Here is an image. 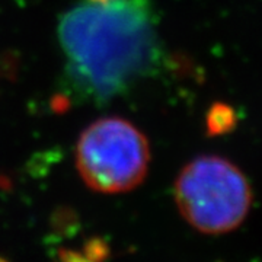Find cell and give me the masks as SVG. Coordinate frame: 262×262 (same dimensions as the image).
Listing matches in <instances>:
<instances>
[{
	"instance_id": "1",
	"label": "cell",
	"mask_w": 262,
	"mask_h": 262,
	"mask_svg": "<svg viewBox=\"0 0 262 262\" xmlns=\"http://www.w3.org/2000/svg\"><path fill=\"white\" fill-rule=\"evenodd\" d=\"M57 34L72 83L98 102L151 75L162 57L150 0L79 5L60 18Z\"/></svg>"
},
{
	"instance_id": "2",
	"label": "cell",
	"mask_w": 262,
	"mask_h": 262,
	"mask_svg": "<svg viewBox=\"0 0 262 262\" xmlns=\"http://www.w3.org/2000/svg\"><path fill=\"white\" fill-rule=\"evenodd\" d=\"M181 215L198 232L222 234L242 225L252 204L244 172L219 156H200L179 172L173 188Z\"/></svg>"
},
{
	"instance_id": "3",
	"label": "cell",
	"mask_w": 262,
	"mask_h": 262,
	"mask_svg": "<svg viewBox=\"0 0 262 262\" xmlns=\"http://www.w3.org/2000/svg\"><path fill=\"white\" fill-rule=\"evenodd\" d=\"M150 147L137 127L120 117L91 124L76 146V165L96 192L117 194L139 187L147 175Z\"/></svg>"
},
{
	"instance_id": "4",
	"label": "cell",
	"mask_w": 262,
	"mask_h": 262,
	"mask_svg": "<svg viewBox=\"0 0 262 262\" xmlns=\"http://www.w3.org/2000/svg\"><path fill=\"white\" fill-rule=\"evenodd\" d=\"M237 125V114L230 105L223 102H214L206 117L207 134L215 137L233 131Z\"/></svg>"
},
{
	"instance_id": "5",
	"label": "cell",
	"mask_w": 262,
	"mask_h": 262,
	"mask_svg": "<svg viewBox=\"0 0 262 262\" xmlns=\"http://www.w3.org/2000/svg\"><path fill=\"white\" fill-rule=\"evenodd\" d=\"M67 105H69V99L64 96H56L54 101H53V110L58 111V113H63L67 110Z\"/></svg>"
},
{
	"instance_id": "6",
	"label": "cell",
	"mask_w": 262,
	"mask_h": 262,
	"mask_svg": "<svg viewBox=\"0 0 262 262\" xmlns=\"http://www.w3.org/2000/svg\"><path fill=\"white\" fill-rule=\"evenodd\" d=\"M89 3H94V5H102V3H106L110 0H88Z\"/></svg>"
},
{
	"instance_id": "7",
	"label": "cell",
	"mask_w": 262,
	"mask_h": 262,
	"mask_svg": "<svg viewBox=\"0 0 262 262\" xmlns=\"http://www.w3.org/2000/svg\"><path fill=\"white\" fill-rule=\"evenodd\" d=\"M0 262H6V261H5V259H2V258H0Z\"/></svg>"
},
{
	"instance_id": "8",
	"label": "cell",
	"mask_w": 262,
	"mask_h": 262,
	"mask_svg": "<svg viewBox=\"0 0 262 262\" xmlns=\"http://www.w3.org/2000/svg\"><path fill=\"white\" fill-rule=\"evenodd\" d=\"M67 262H73V261H67Z\"/></svg>"
}]
</instances>
